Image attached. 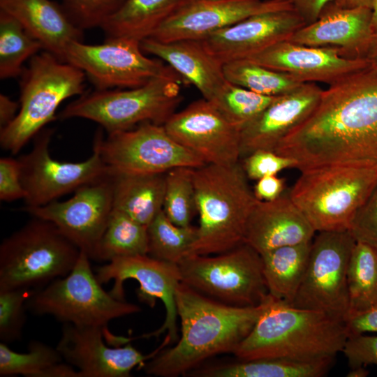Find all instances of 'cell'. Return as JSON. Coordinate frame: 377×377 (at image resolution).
I'll return each instance as SVG.
<instances>
[{"label": "cell", "instance_id": "23", "mask_svg": "<svg viewBox=\"0 0 377 377\" xmlns=\"http://www.w3.org/2000/svg\"><path fill=\"white\" fill-rule=\"evenodd\" d=\"M316 233L286 189L274 200L258 201L249 217L244 242L262 254L312 241Z\"/></svg>", "mask_w": 377, "mask_h": 377}, {"label": "cell", "instance_id": "3", "mask_svg": "<svg viewBox=\"0 0 377 377\" xmlns=\"http://www.w3.org/2000/svg\"><path fill=\"white\" fill-rule=\"evenodd\" d=\"M348 337L344 321L297 308L268 294L256 323L233 353L237 359L335 357Z\"/></svg>", "mask_w": 377, "mask_h": 377}, {"label": "cell", "instance_id": "25", "mask_svg": "<svg viewBox=\"0 0 377 377\" xmlns=\"http://www.w3.org/2000/svg\"><path fill=\"white\" fill-rule=\"evenodd\" d=\"M0 10L13 16L24 29L62 61L68 46L82 41V29L68 15L62 5L50 0H0Z\"/></svg>", "mask_w": 377, "mask_h": 377}, {"label": "cell", "instance_id": "42", "mask_svg": "<svg viewBox=\"0 0 377 377\" xmlns=\"http://www.w3.org/2000/svg\"><path fill=\"white\" fill-rule=\"evenodd\" d=\"M348 230L356 242L377 248V182L355 214Z\"/></svg>", "mask_w": 377, "mask_h": 377}, {"label": "cell", "instance_id": "34", "mask_svg": "<svg viewBox=\"0 0 377 377\" xmlns=\"http://www.w3.org/2000/svg\"><path fill=\"white\" fill-rule=\"evenodd\" d=\"M43 50L11 15L0 10V78L16 77L23 72V64Z\"/></svg>", "mask_w": 377, "mask_h": 377}, {"label": "cell", "instance_id": "4", "mask_svg": "<svg viewBox=\"0 0 377 377\" xmlns=\"http://www.w3.org/2000/svg\"><path fill=\"white\" fill-rule=\"evenodd\" d=\"M193 178L200 222L187 255L221 253L244 243L249 217L258 200L240 161L206 163L193 169Z\"/></svg>", "mask_w": 377, "mask_h": 377}, {"label": "cell", "instance_id": "48", "mask_svg": "<svg viewBox=\"0 0 377 377\" xmlns=\"http://www.w3.org/2000/svg\"><path fill=\"white\" fill-rule=\"evenodd\" d=\"M20 104L5 94H0V129L10 124L17 114Z\"/></svg>", "mask_w": 377, "mask_h": 377}, {"label": "cell", "instance_id": "50", "mask_svg": "<svg viewBox=\"0 0 377 377\" xmlns=\"http://www.w3.org/2000/svg\"><path fill=\"white\" fill-rule=\"evenodd\" d=\"M359 57L367 59L371 66L377 68V34L372 35Z\"/></svg>", "mask_w": 377, "mask_h": 377}, {"label": "cell", "instance_id": "51", "mask_svg": "<svg viewBox=\"0 0 377 377\" xmlns=\"http://www.w3.org/2000/svg\"><path fill=\"white\" fill-rule=\"evenodd\" d=\"M375 0H334L332 3L344 8H369L372 9Z\"/></svg>", "mask_w": 377, "mask_h": 377}, {"label": "cell", "instance_id": "22", "mask_svg": "<svg viewBox=\"0 0 377 377\" xmlns=\"http://www.w3.org/2000/svg\"><path fill=\"white\" fill-rule=\"evenodd\" d=\"M323 89L302 84L273 101L240 131V160L258 150L274 151L279 143L302 124L316 108Z\"/></svg>", "mask_w": 377, "mask_h": 377}, {"label": "cell", "instance_id": "52", "mask_svg": "<svg viewBox=\"0 0 377 377\" xmlns=\"http://www.w3.org/2000/svg\"><path fill=\"white\" fill-rule=\"evenodd\" d=\"M369 371L365 367H357L350 368V370L347 374L348 377H366L369 376Z\"/></svg>", "mask_w": 377, "mask_h": 377}, {"label": "cell", "instance_id": "6", "mask_svg": "<svg viewBox=\"0 0 377 377\" xmlns=\"http://www.w3.org/2000/svg\"><path fill=\"white\" fill-rule=\"evenodd\" d=\"M84 73L43 50L30 59L22 73L20 109L13 121L0 129V145L13 154L56 119L68 98L84 94Z\"/></svg>", "mask_w": 377, "mask_h": 377}, {"label": "cell", "instance_id": "7", "mask_svg": "<svg viewBox=\"0 0 377 377\" xmlns=\"http://www.w3.org/2000/svg\"><path fill=\"white\" fill-rule=\"evenodd\" d=\"M80 254L55 224L32 216L0 245V289L40 288L67 275Z\"/></svg>", "mask_w": 377, "mask_h": 377}, {"label": "cell", "instance_id": "45", "mask_svg": "<svg viewBox=\"0 0 377 377\" xmlns=\"http://www.w3.org/2000/svg\"><path fill=\"white\" fill-rule=\"evenodd\" d=\"M344 323L348 336L377 332V304L365 311L350 315Z\"/></svg>", "mask_w": 377, "mask_h": 377}, {"label": "cell", "instance_id": "12", "mask_svg": "<svg viewBox=\"0 0 377 377\" xmlns=\"http://www.w3.org/2000/svg\"><path fill=\"white\" fill-rule=\"evenodd\" d=\"M355 243L349 230L315 235L304 278L290 305L345 321L349 313L347 269Z\"/></svg>", "mask_w": 377, "mask_h": 377}, {"label": "cell", "instance_id": "40", "mask_svg": "<svg viewBox=\"0 0 377 377\" xmlns=\"http://www.w3.org/2000/svg\"><path fill=\"white\" fill-rule=\"evenodd\" d=\"M125 0H62V6L72 21L84 30L101 27Z\"/></svg>", "mask_w": 377, "mask_h": 377}, {"label": "cell", "instance_id": "5", "mask_svg": "<svg viewBox=\"0 0 377 377\" xmlns=\"http://www.w3.org/2000/svg\"><path fill=\"white\" fill-rule=\"evenodd\" d=\"M188 83L170 66L140 87L84 93L59 113V118L93 121L108 133L128 130L144 122L164 125L182 100L181 87Z\"/></svg>", "mask_w": 377, "mask_h": 377}, {"label": "cell", "instance_id": "11", "mask_svg": "<svg viewBox=\"0 0 377 377\" xmlns=\"http://www.w3.org/2000/svg\"><path fill=\"white\" fill-rule=\"evenodd\" d=\"M94 141L112 173H166L178 167L195 168L206 164L175 140L163 125L151 122L108 133L106 138L98 131Z\"/></svg>", "mask_w": 377, "mask_h": 377}, {"label": "cell", "instance_id": "16", "mask_svg": "<svg viewBox=\"0 0 377 377\" xmlns=\"http://www.w3.org/2000/svg\"><path fill=\"white\" fill-rule=\"evenodd\" d=\"M23 210L31 216L52 222L93 260L113 210L110 173L81 186L66 200H57L40 207H24Z\"/></svg>", "mask_w": 377, "mask_h": 377}, {"label": "cell", "instance_id": "17", "mask_svg": "<svg viewBox=\"0 0 377 377\" xmlns=\"http://www.w3.org/2000/svg\"><path fill=\"white\" fill-rule=\"evenodd\" d=\"M163 126L205 163L229 165L240 161L241 129L204 98L175 112Z\"/></svg>", "mask_w": 377, "mask_h": 377}, {"label": "cell", "instance_id": "49", "mask_svg": "<svg viewBox=\"0 0 377 377\" xmlns=\"http://www.w3.org/2000/svg\"><path fill=\"white\" fill-rule=\"evenodd\" d=\"M38 377H80V374L73 366L61 361L41 371Z\"/></svg>", "mask_w": 377, "mask_h": 377}, {"label": "cell", "instance_id": "31", "mask_svg": "<svg viewBox=\"0 0 377 377\" xmlns=\"http://www.w3.org/2000/svg\"><path fill=\"white\" fill-rule=\"evenodd\" d=\"M147 253V226L113 209L93 260L109 262L117 258Z\"/></svg>", "mask_w": 377, "mask_h": 377}, {"label": "cell", "instance_id": "38", "mask_svg": "<svg viewBox=\"0 0 377 377\" xmlns=\"http://www.w3.org/2000/svg\"><path fill=\"white\" fill-rule=\"evenodd\" d=\"M64 361L57 348L39 341H31L28 351L17 353L8 344L0 342V376L22 375L38 377V374L57 362Z\"/></svg>", "mask_w": 377, "mask_h": 377}, {"label": "cell", "instance_id": "8", "mask_svg": "<svg viewBox=\"0 0 377 377\" xmlns=\"http://www.w3.org/2000/svg\"><path fill=\"white\" fill-rule=\"evenodd\" d=\"M376 182L373 169L320 167L301 171L289 192L316 232L345 231Z\"/></svg>", "mask_w": 377, "mask_h": 377}, {"label": "cell", "instance_id": "30", "mask_svg": "<svg viewBox=\"0 0 377 377\" xmlns=\"http://www.w3.org/2000/svg\"><path fill=\"white\" fill-rule=\"evenodd\" d=\"M311 242L281 246L260 254L268 293L274 298L292 303L306 269Z\"/></svg>", "mask_w": 377, "mask_h": 377}, {"label": "cell", "instance_id": "14", "mask_svg": "<svg viewBox=\"0 0 377 377\" xmlns=\"http://www.w3.org/2000/svg\"><path fill=\"white\" fill-rule=\"evenodd\" d=\"M53 133L50 128L41 130L34 137L32 149L18 158L25 207L43 206L109 173L94 141L91 155L83 161L53 158L50 153Z\"/></svg>", "mask_w": 377, "mask_h": 377}, {"label": "cell", "instance_id": "36", "mask_svg": "<svg viewBox=\"0 0 377 377\" xmlns=\"http://www.w3.org/2000/svg\"><path fill=\"white\" fill-rule=\"evenodd\" d=\"M193 169L178 167L166 172L163 211L179 226H188L197 212Z\"/></svg>", "mask_w": 377, "mask_h": 377}, {"label": "cell", "instance_id": "21", "mask_svg": "<svg viewBox=\"0 0 377 377\" xmlns=\"http://www.w3.org/2000/svg\"><path fill=\"white\" fill-rule=\"evenodd\" d=\"M306 25L294 9L261 13L219 30L201 40L207 51L223 64L246 59L287 40Z\"/></svg>", "mask_w": 377, "mask_h": 377}, {"label": "cell", "instance_id": "53", "mask_svg": "<svg viewBox=\"0 0 377 377\" xmlns=\"http://www.w3.org/2000/svg\"><path fill=\"white\" fill-rule=\"evenodd\" d=\"M371 30L373 34H377V0L374 1L372 8Z\"/></svg>", "mask_w": 377, "mask_h": 377}, {"label": "cell", "instance_id": "15", "mask_svg": "<svg viewBox=\"0 0 377 377\" xmlns=\"http://www.w3.org/2000/svg\"><path fill=\"white\" fill-rule=\"evenodd\" d=\"M96 276L103 284L114 281L110 294L118 300H125L124 282L133 279L138 282L139 300L154 307L157 299L161 300L165 309V317L161 326L140 338L158 337L166 332L160 350L173 344L179 339L178 319L175 295L181 281L177 264L163 261L149 255L121 257L113 259L95 269Z\"/></svg>", "mask_w": 377, "mask_h": 377}, {"label": "cell", "instance_id": "24", "mask_svg": "<svg viewBox=\"0 0 377 377\" xmlns=\"http://www.w3.org/2000/svg\"><path fill=\"white\" fill-rule=\"evenodd\" d=\"M371 18V8H344L331 3L316 21L303 26L287 40L307 46L335 47L343 57L360 58L373 35Z\"/></svg>", "mask_w": 377, "mask_h": 377}, {"label": "cell", "instance_id": "46", "mask_svg": "<svg viewBox=\"0 0 377 377\" xmlns=\"http://www.w3.org/2000/svg\"><path fill=\"white\" fill-rule=\"evenodd\" d=\"M286 189V179L275 175L257 180L253 191L258 200L272 201L279 198Z\"/></svg>", "mask_w": 377, "mask_h": 377}, {"label": "cell", "instance_id": "10", "mask_svg": "<svg viewBox=\"0 0 377 377\" xmlns=\"http://www.w3.org/2000/svg\"><path fill=\"white\" fill-rule=\"evenodd\" d=\"M177 265L182 282L225 304L256 306L269 294L261 256L244 242L221 253L189 254Z\"/></svg>", "mask_w": 377, "mask_h": 377}, {"label": "cell", "instance_id": "13", "mask_svg": "<svg viewBox=\"0 0 377 377\" xmlns=\"http://www.w3.org/2000/svg\"><path fill=\"white\" fill-rule=\"evenodd\" d=\"M143 52L138 40L108 38L98 45L71 43L64 61L82 70L95 89H131L144 85L169 67Z\"/></svg>", "mask_w": 377, "mask_h": 377}, {"label": "cell", "instance_id": "9", "mask_svg": "<svg viewBox=\"0 0 377 377\" xmlns=\"http://www.w3.org/2000/svg\"><path fill=\"white\" fill-rule=\"evenodd\" d=\"M90 260L80 251L67 275L33 290L27 309L36 315L52 316L63 323L103 328L114 319L140 312L137 304L118 300L102 288Z\"/></svg>", "mask_w": 377, "mask_h": 377}, {"label": "cell", "instance_id": "28", "mask_svg": "<svg viewBox=\"0 0 377 377\" xmlns=\"http://www.w3.org/2000/svg\"><path fill=\"white\" fill-rule=\"evenodd\" d=\"M110 173L112 182L113 209L148 226L163 209L166 173Z\"/></svg>", "mask_w": 377, "mask_h": 377}, {"label": "cell", "instance_id": "41", "mask_svg": "<svg viewBox=\"0 0 377 377\" xmlns=\"http://www.w3.org/2000/svg\"><path fill=\"white\" fill-rule=\"evenodd\" d=\"M243 170L249 179L258 180L266 176L277 175L288 168H296L297 162L273 151L258 150L240 160Z\"/></svg>", "mask_w": 377, "mask_h": 377}, {"label": "cell", "instance_id": "47", "mask_svg": "<svg viewBox=\"0 0 377 377\" xmlns=\"http://www.w3.org/2000/svg\"><path fill=\"white\" fill-rule=\"evenodd\" d=\"M306 24L316 21L323 9L334 0H287Z\"/></svg>", "mask_w": 377, "mask_h": 377}, {"label": "cell", "instance_id": "20", "mask_svg": "<svg viewBox=\"0 0 377 377\" xmlns=\"http://www.w3.org/2000/svg\"><path fill=\"white\" fill-rule=\"evenodd\" d=\"M341 52L335 47L307 46L284 40L246 59L300 82L329 85L371 66L365 59L345 57Z\"/></svg>", "mask_w": 377, "mask_h": 377}, {"label": "cell", "instance_id": "32", "mask_svg": "<svg viewBox=\"0 0 377 377\" xmlns=\"http://www.w3.org/2000/svg\"><path fill=\"white\" fill-rule=\"evenodd\" d=\"M347 286L348 316L365 311L377 304L376 247L356 242L348 265Z\"/></svg>", "mask_w": 377, "mask_h": 377}, {"label": "cell", "instance_id": "2", "mask_svg": "<svg viewBox=\"0 0 377 377\" xmlns=\"http://www.w3.org/2000/svg\"><path fill=\"white\" fill-rule=\"evenodd\" d=\"M267 296L256 306H234L181 281L175 295L181 335L174 346L160 350L143 364L145 372L158 377L186 376L217 355L233 354L256 323Z\"/></svg>", "mask_w": 377, "mask_h": 377}, {"label": "cell", "instance_id": "35", "mask_svg": "<svg viewBox=\"0 0 377 377\" xmlns=\"http://www.w3.org/2000/svg\"><path fill=\"white\" fill-rule=\"evenodd\" d=\"M147 255L178 264L195 241L198 227L177 226L168 219L162 209L147 226Z\"/></svg>", "mask_w": 377, "mask_h": 377}, {"label": "cell", "instance_id": "26", "mask_svg": "<svg viewBox=\"0 0 377 377\" xmlns=\"http://www.w3.org/2000/svg\"><path fill=\"white\" fill-rule=\"evenodd\" d=\"M140 47L144 52L168 63L207 101H211L227 82L223 64L207 51L201 40L161 42L147 38L140 42Z\"/></svg>", "mask_w": 377, "mask_h": 377}, {"label": "cell", "instance_id": "29", "mask_svg": "<svg viewBox=\"0 0 377 377\" xmlns=\"http://www.w3.org/2000/svg\"><path fill=\"white\" fill-rule=\"evenodd\" d=\"M191 0H125L101 26L106 38H149L170 17Z\"/></svg>", "mask_w": 377, "mask_h": 377}, {"label": "cell", "instance_id": "27", "mask_svg": "<svg viewBox=\"0 0 377 377\" xmlns=\"http://www.w3.org/2000/svg\"><path fill=\"white\" fill-rule=\"evenodd\" d=\"M334 357L312 360L260 358L204 363L190 371L193 377H322L332 367Z\"/></svg>", "mask_w": 377, "mask_h": 377}, {"label": "cell", "instance_id": "39", "mask_svg": "<svg viewBox=\"0 0 377 377\" xmlns=\"http://www.w3.org/2000/svg\"><path fill=\"white\" fill-rule=\"evenodd\" d=\"M33 290L0 289V341L8 344L21 339L26 320V302Z\"/></svg>", "mask_w": 377, "mask_h": 377}, {"label": "cell", "instance_id": "43", "mask_svg": "<svg viewBox=\"0 0 377 377\" xmlns=\"http://www.w3.org/2000/svg\"><path fill=\"white\" fill-rule=\"evenodd\" d=\"M341 352L350 368L377 365V336H348Z\"/></svg>", "mask_w": 377, "mask_h": 377}, {"label": "cell", "instance_id": "1", "mask_svg": "<svg viewBox=\"0 0 377 377\" xmlns=\"http://www.w3.org/2000/svg\"><path fill=\"white\" fill-rule=\"evenodd\" d=\"M303 171L350 166L377 171V68L329 85L311 115L276 146Z\"/></svg>", "mask_w": 377, "mask_h": 377}, {"label": "cell", "instance_id": "44", "mask_svg": "<svg viewBox=\"0 0 377 377\" xmlns=\"http://www.w3.org/2000/svg\"><path fill=\"white\" fill-rule=\"evenodd\" d=\"M26 193L21 177L18 159L2 157L0 159V200L11 202L24 199Z\"/></svg>", "mask_w": 377, "mask_h": 377}, {"label": "cell", "instance_id": "19", "mask_svg": "<svg viewBox=\"0 0 377 377\" xmlns=\"http://www.w3.org/2000/svg\"><path fill=\"white\" fill-rule=\"evenodd\" d=\"M105 329L64 323L56 348L80 377H128L135 367L155 355V350L143 355L129 343L110 348L103 339Z\"/></svg>", "mask_w": 377, "mask_h": 377}, {"label": "cell", "instance_id": "37", "mask_svg": "<svg viewBox=\"0 0 377 377\" xmlns=\"http://www.w3.org/2000/svg\"><path fill=\"white\" fill-rule=\"evenodd\" d=\"M275 97L260 94L227 81L209 101L228 120L242 129L260 114Z\"/></svg>", "mask_w": 377, "mask_h": 377}, {"label": "cell", "instance_id": "33", "mask_svg": "<svg viewBox=\"0 0 377 377\" xmlns=\"http://www.w3.org/2000/svg\"><path fill=\"white\" fill-rule=\"evenodd\" d=\"M223 70L229 82L265 96L285 95L304 84L248 59L225 63Z\"/></svg>", "mask_w": 377, "mask_h": 377}, {"label": "cell", "instance_id": "54", "mask_svg": "<svg viewBox=\"0 0 377 377\" xmlns=\"http://www.w3.org/2000/svg\"><path fill=\"white\" fill-rule=\"evenodd\" d=\"M210 1H219V0H210Z\"/></svg>", "mask_w": 377, "mask_h": 377}, {"label": "cell", "instance_id": "18", "mask_svg": "<svg viewBox=\"0 0 377 377\" xmlns=\"http://www.w3.org/2000/svg\"><path fill=\"white\" fill-rule=\"evenodd\" d=\"M293 9L287 0H191L149 37L161 42L202 40L261 13Z\"/></svg>", "mask_w": 377, "mask_h": 377}]
</instances>
